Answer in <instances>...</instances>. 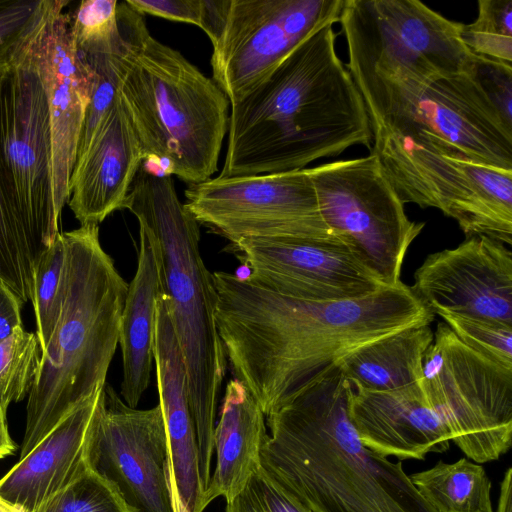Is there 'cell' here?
<instances>
[{
    "instance_id": "6da1fadb",
    "label": "cell",
    "mask_w": 512,
    "mask_h": 512,
    "mask_svg": "<svg viewBox=\"0 0 512 512\" xmlns=\"http://www.w3.org/2000/svg\"><path fill=\"white\" fill-rule=\"evenodd\" d=\"M212 277L227 363L266 416L355 350L435 315L403 282L359 298L307 301L232 273Z\"/></svg>"
},
{
    "instance_id": "7a4b0ae2",
    "label": "cell",
    "mask_w": 512,
    "mask_h": 512,
    "mask_svg": "<svg viewBox=\"0 0 512 512\" xmlns=\"http://www.w3.org/2000/svg\"><path fill=\"white\" fill-rule=\"evenodd\" d=\"M332 26L303 41L262 83L230 105L219 176L299 170L354 145L371 148L366 106L337 55Z\"/></svg>"
},
{
    "instance_id": "3957f363",
    "label": "cell",
    "mask_w": 512,
    "mask_h": 512,
    "mask_svg": "<svg viewBox=\"0 0 512 512\" xmlns=\"http://www.w3.org/2000/svg\"><path fill=\"white\" fill-rule=\"evenodd\" d=\"M352 391L336 365L268 414L263 472L311 512H436L400 462L361 443Z\"/></svg>"
},
{
    "instance_id": "277c9868",
    "label": "cell",
    "mask_w": 512,
    "mask_h": 512,
    "mask_svg": "<svg viewBox=\"0 0 512 512\" xmlns=\"http://www.w3.org/2000/svg\"><path fill=\"white\" fill-rule=\"evenodd\" d=\"M149 233L162 292L183 355L194 421L201 484L211 478L215 416L227 358L215 323L218 302L212 273L199 249V223L176 193L171 175L139 169L125 199Z\"/></svg>"
},
{
    "instance_id": "5b68a950",
    "label": "cell",
    "mask_w": 512,
    "mask_h": 512,
    "mask_svg": "<svg viewBox=\"0 0 512 512\" xmlns=\"http://www.w3.org/2000/svg\"><path fill=\"white\" fill-rule=\"evenodd\" d=\"M64 237L67 293L28 394L19 460L102 389L119 344L128 284L102 248L98 225H81Z\"/></svg>"
},
{
    "instance_id": "8992f818",
    "label": "cell",
    "mask_w": 512,
    "mask_h": 512,
    "mask_svg": "<svg viewBox=\"0 0 512 512\" xmlns=\"http://www.w3.org/2000/svg\"><path fill=\"white\" fill-rule=\"evenodd\" d=\"M145 154L163 175L194 185L218 169L229 100L212 78L154 38L146 23L118 90Z\"/></svg>"
},
{
    "instance_id": "52a82bcc",
    "label": "cell",
    "mask_w": 512,
    "mask_h": 512,
    "mask_svg": "<svg viewBox=\"0 0 512 512\" xmlns=\"http://www.w3.org/2000/svg\"><path fill=\"white\" fill-rule=\"evenodd\" d=\"M350 75L364 100L372 132L391 133L443 154L512 170V128L473 70L425 80Z\"/></svg>"
},
{
    "instance_id": "ba28073f",
    "label": "cell",
    "mask_w": 512,
    "mask_h": 512,
    "mask_svg": "<svg viewBox=\"0 0 512 512\" xmlns=\"http://www.w3.org/2000/svg\"><path fill=\"white\" fill-rule=\"evenodd\" d=\"M371 153L403 204L439 209L466 237L512 244V170L443 154L373 131Z\"/></svg>"
},
{
    "instance_id": "9c48e42d",
    "label": "cell",
    "mask_w": 512,
    "mask_h": 512,
    "mask_svg": "<svg viewBox=\"0 0 512 512\" xmlns=\"http://www.w3.org/2000/svg\"><path fill=\"white\" fill-rule=\"evenodd\" d=\"M339 22L349 73L425 80L473 70L463 24L418 0H344Z\"/></svg>"
},
{
    "instance_id": "30bf717a",
    "label": "cell",
    "mask_w": 512,
    "mask_h": 512,
    "mask_svg": "<svg viewBox=\"0 0 512 512\" xmlns=\"http://www.w3.org/2000/svg\"><path fill=\"white\" fill-rule=\"evenodd\" d=\"M421 386L453 441L474 462L499 459L512 443V369L462 343L438 323Z\"/></svg>"
},
{
    "instance_id": "8fae6325",
    "label": "cell",
    "mask_w": 512,
    "mask_h": 512,
    "mask_svg": "<svg viewBox=\"0 0 512 512\" xmlns=\"http://www.w3.org/2000/svg\"><path fill=\"white\" fill-rule=\"evenodd\" d=\"M309 173L331 232L385 285L402 282L405 255L425 223L408 218L376 155L321 164Z\"/></svg>"
},
{
    "instance_id": "7c38bea8",
    "label": "cell",
    "mask_w": 512,
    "mask_h": 512,
    "mask_svg": "<svg viewBox=\"0 0 512 512\" xmlns=\"http://www.w3.org/2000/svg\"><path fill=\"white\" fill-rule=\"evenodd\" d=\"M185 197L184 204L199 225L231 244L241 240L315 241L336 237L321 217L309 168L217 176L189 185Z\"/></svg>"
},
{
    "instance_id": "4fadbf2b",
    "label": "cell",
    "mask_w": 512,
    "mask_h": 512,
    "mask_svg": "<svg viewBox=\"0 0 512 512\" xmlns=\"http://www.w3.org/2000/svg\"><path fill=\"white\" fill-rule=\"evenodd\" d=\"M28 41V39H27ZM27 41L0 79V151L11 192L43 252L59 233L48 98Z\"/></svg>"
},
{
    "instance_id": "5bb4252c",
    "label": "cell",
    "mask_w": 512,
    "mask_h": 512,
    "mask_svg": "<svg viewBox=\"0 0 512 512\" xmlns=\"http://www.w3.org/2000/svg\"><path fill=\"white\" fill-rule=\"evenodd\" d=\"M344 0H231L213 45V80L230 105L262 83L303 41L339 22Z\"/></svg>"
},
{
    "instance_id": "9a60e30c",
    "label": "cell",
    "mask_w": 512,
    "mask_h": 512,
    "mask_svg": "<svg viewBox=\"0 0 512 512\" xmlns=\"http://www.w3.org/2000/svg\"><path fill=\"white\" fill-rule=\"evenodd\" d=\"M87 461L136 512H176L160 405L129 407L107 383L99 392Z\"/></svg>"
},
{
    "instance_id": "2e32d148",
    "label": "cell",
    "mask_w": 512,
    "mask_h": 512,
    "mask_svg": "<svg viewBox=\"0 0 512 512\" xmlns=\"http://www.w3.org/2000/svg\"><path fill=\"white\" fill-rule=\"evenodd\" d=\"M68 0H44L27 48L46 89L52 134L55 207L59 217L68 202L79 138L96 75L72 46Z\"/></svg>"
},
{
    "instance_id": "e0dca14e",
    "label": "cell",
    "mask_w": 512,
    "mask_h": 512,
    "mask_svg": "<svg viewBox=\"0 0 512 512\" xmlns=\"http://www.w3.org/2000/svg\"><path fill=\"white\" fill-rule=\"evenodd\" d=\"M247 266L249 282L307 301L364 297L385 285L341 239L241 240L231 244Z\"/></svg>"
},
{
    "instance_id": "ac0fdd59",
    "label": "cell",
    "mask_w": 512,
    "mask_h": 512,
    "mask_svg": "<svg viewBox=\"0 0 512 512\" xmlns=\"http://www.w3.org/2000/svg\"><path fill=\"white\" fill-rule=\"evenodd\" d=\"M435 314L451 311L512 326V252L483 235L426 257L411 286Z\"/></svg>"
},
{
    "instance_id": "d6986e66",
    "label": "cell",
    "mask_w": 512,
    "mask_h": 512,
    "mask_svg": "<svg viewBox=\"0 0 512 512\" xmlns=\"http://www.w3.org/2000/svg\"><path fill=\"white\" fill-rule=\"evenodd\" d=\"M352 389L349 418L366 448L400 460H422L448 449L451 434L421 383L386 391Z\"/></svg>"
},
{
    "instance_id": "ffe728a7",
    "label": "cell",
    "mask_w": 512,
    "mask_h": 512,
    "mask_svg": "<svg viewBox=\"0 0 512 512\" xmlns=\"http://www.w3.org/2000/svg\"><path fill=\"white\" fill-rule=\"evenodd\" d=\"M145 154L119 97L73 169L68 205L81 225L99 224L125 199Z\"/></svg>"
},
{
    "instance_id": "44dd1931",
    "label": "cell",
    "mask_w": 512,
    "mask_h": 512,
    "mask_svg": "<svg viewBox=\"0 0 512 512\" xmlns=\"http://www.w3.org/2000/svg\"><path fill=\"white\" fill-rule=\"evenodd\" d=\"M154 364L159 405L168 438L173 489L188 512H203V489L186 367L163 292L157 299Z\"/></svg>"
},
{
    "instance_id": "7402d4cb",
    "label": "cell",
    "mask_w": 512,
    "mask_h": 512,
    "mask_svg": "<svg viewBox=\"0 0 512 512\" xmlns=\"http://www.w3.org/2000/svg\"><path fill=\"white\" fill-rule=\"evenodd\" d=\"M99 392L74 409L0 478L1 501L18 512H39L88 466L89 438Z\"/></svg>"
},
{
    "instance_id": "603a6c76",
    "label": "cell",
    "mask_w": 512,
    "mask_h": 512,
    "mask_svg": "<svg viewBox=\"0 0 512 512\" xmlns=\"http://www.w3.org/2000/svg\"><path fill=\"white\" fill-rule=\"evenodd\" d=\"M265 414L238 380L225 388L220 420L214 429L216 465L202 497V509L217 497L231 501L260 469V452L268 435Z\"/></svg>"
},
{
    "instance_id": "cb8c5ba5",
    "label": "cell",
    "mask_w": 512,
    "mask_h": 512,
    "mask_svg": "<svg viewBox=\"0 0 512 512\" xmlns=\"http://www.w3.org/2000/svg\"><path fill=\"white\" fill-rule=\"evenodd\" d=\"M139 236L137 268L128 284L119 334L123 370L120 393L131 408L137 407L150 383L157 299L162 292L153 241L141 225Z\"/></svg>"
},
{
    "instance_id": "d4e9b609",
    "label": "cell",
    "mask_w": 512,
    "mask_h": 512,
    "mask_svg": "<svg viewBox=\"0 0 512 512\" xmlns=\"http://www.w3.org/2000/svg\"><path fill=\"white\" fill-rule=\"evenodd\" d=\"M433 338L429 325L409 327L355 350L339 366L354 389L386 391L421 383Z\"/></svg>"
},
{
    "instance_id": "484cf974",
    "label": "cell",
    "mask_w": 512,
    "mask_h": 512,
    "mask_svg": "<svg viewBox=\"0 0 512 512\" xmlns=\"http://www.w3.org/2000/svg\"><path fill=\"white\" fill-rule=\"evenodd\" d=\"M21 307L0 281V402L7 408L28 396L42 357L37 335L23 328Z\"/></svg>"
},
{
    "instance_id": "4316f807",
    "label": "cell",
    "mask_w": 512,
    "mask_h": 512,
    "mask_svg": "<svg viewBox=\"0 0 512 512\" xmlns=\"http://www.w3.org/2000/svg\"><path fill=\"white\" fill-rule=\"evenodd\" d=\"M409 478L436 512H493L491 481L482 465L467 458L440 460Z\"/></svg>"
},
{
    "instance_id": "83f0119b",
    "label": "cell",
    "mask_w": 512,
    "mask_h": 512,
    "mask_svg": "<svg viewBox=\"0 0 512 512\" xmlns=\"http://www.w3.org/2000/svg\"><path fill=\"white\" fill-rule=\"evenodd\" d=\"M42 253L11 192L0 151V281L22 305L32 301L34 271Z\"/></svg>"
},
{
    "instance_id": "f1b7e54d",
    "label": "cell",
    "mask_w": 512,
    "mask_h": 512,
    "mask_svg": "<svg viewBox=\"0 0 512 512\" xmlns=\"http://www.w3.org/2000/svg\"><path fill=\"white\" fill-rule=\"evenodd\" d=\"M68 283L67 249L64 233H58L40 255L33 276L37 337L42 352L60 319Z\"/></svg>"
},
{
    "instance_id": "f546056e",
    "label": "cell",
    "mask_w": 512,
    "mask_h": 512,
    "mask_svg": "<svg viewBox=\"0 0 512 512\" xmlns=\"http://www.w3.org/2000/svg\"><path fill=\"white\" fill-rule=\"evenodd\" d=\"M476 19L463 24L461 39L479 56L512 64V0H479Z\"/></svg>"
},
{
    "instance_id": "4dcf8cb0",
    "label": "cell",
    "mask_w": 512,
    "mask_h": 512,
    "mask_svg": "<svg viewBox=\"0 0 512 512\" xmlns=\"http://www.w3.org/2000/svg\"><path fill=\"white\" fill-rule=\"evenodd\" d=\"M39 512H136L117 487L88 466Z\"/></svg>"
},
{
    "instance_id": "1f68e13d",
    "label": "cell",
    "mask_w": 512,
    "mask_h": 512,
    "mask_svg": "<svg viewBox=\"0 0 512 512\" xmlns=\"http://www.w3.org/2000/svg\"><path fill=\"white\" fill-rule=\"evenodd\" d=\"M445 324L469 348L512 369V326L502 322L438 311Z\"/></svg>"
},
{
    "instance_id": "d6a6232c",
    "label": "cell",
    "mask_w": 512,
    "mask_h": 512,
    "mask_svg": "<svg viewBox=\"0 0 512 512\" xmlns=\"http://www.w3.org/2000/svg\"><path fill=\"white\" fill-rule=\"evenodd\" d=\"M117 0H83L71 15L69 34L79 53H89L113 42L119 34Z\"/></svg>"
},
{
    "instance_id": "836d02e7",
    "label": "cell",
    "mask_w": 512,
    "mask_h": 512,
    "mask_svg": "<svg viewBox=\"0 0 512 512\" xmlns=\"http://www.w3.org/2000/svg\"><path fill=\"white\" fill-rule=\"evenodd\" d=\"M43 6L44 0H0V72L17 59Z\"/></svg>"
},
{
    "instance_id": "e575fe53",
    "label": "cell",
    "mask_w": 512,
    "mask_h": 512,
    "mask_svg": "<svg viewBox=\"0 0 512 512\" xmlns=\"http://www.w3.org/2000/svg\"><path fill=\"white\" fill-rule=\"evenodd\" d=\"M226 512H311L288 497L260 469L244 489L227 502Z\"/></svg>"
},
{
    "instance_id": "d590c367",
    "label": "cell",
    "mask_w": 512,
    "mask_h": 512,
    "mask_svg": "<svg viewBox=\"0 0 512 512\" xmlns=\"http://www.w3.org/2000/svg\"><path fill=\"white\" fill-rule=\"evenodd\" d=\"M473 74L504 123L512 128V65L474 54Z\"/></svg>"
},
{
    "instance_id": "8d00e7d4",
    "label": "cell",
    "mask_w": 512,
    "mask_h": 512,
    "mask_svg": "<svg viewBox=\"0 0 512 512\" xmlns=\"http://www.w3.org/2000/svg\"><path fill=\"white\" fill-rule=\"evenodd\" d=\"M140 14L184 22L202 27L205 0H127Z\"/></svg>"
},
{
    "instance_id": "74e56055",
    "label": "cell",
    "mask_w": 512,
    "mask_h": 512,
    "mask_svg": "<svg viewBox=\"0 0 512 512\" xmlns=\"http://www.w3.org/2000/svg\"><path fill=\"white\" fill-rule=\"evenodd\" d=\"M6 414L7 407L0 402V459L13 455L18 447L9 434Z\"/></svg>"
},
{
    "instance_id": "f35d334b",
    "label": "cell",
    "mask_w": 512,
    "mask_h": 512,
    "mask_svg": "<svg viewBox=\"0 0 512 512\" xmlns=\"http://www.w3.org/2000/svg\"><path fill=\"white\" fill-rule=\"evenodd\" d=\"M496 512H512V469L508 468L500 485Z\"/></svg>"
},
{
    "instance_id": "ab89813d",
    "label": "cell",
    "mask_w": 512,
    "mask_h": 512,
    "mask_svg": "<svg viewBox=\"0 0 512 512\" xmlns=\"http://www.w3.org/2000/svg\"><path fill=\"white\" fill-rule=\"evenodd\" d=\"M174 496H175V508H176V512H188L186 510V508L184 507V505L182 504V502L180 501V499L177 497L175 491H174Z\"/></svg>"
},
{
    "instance_id": "60d3db41",
    "label": "cell",
    "mask_w": 512,
    "mask_h": 512,
    "mask_svg": "<svg viewBox=\"0 0 512 512\" xmlns=\"http://www.w3.org/2000/svg\"><path fill=\"white\" fill-rule=\"evenodd\" d=\"M0 512H18L17 510L13 509L6 503L0 500Z\"/></svg>"
}]
</instances>
